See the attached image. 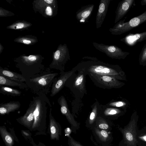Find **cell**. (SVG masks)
I'll use <instances>...</instances> for the list:
<instances>
[{
  "instance_id": "74e56055",
  "label": "cell",
  "mask_w": 146,
  "mask_h": 146,
  "mask_svg": "<svg viewBox=\"0 0 146 146\" xmlns=\"http://www.w3.org/2000/svg\"><path fill=\"white\" fill-rule=\"evenodd\" d=\"M145 91L146 92V88L145 89Z\"/></svg>"
},
{
  "instance_id": "9a60e30c",
  "label": "cell",
  "mask_w": 146,
  "mask_h": 146,
  "mask_svg": "<svg viewBox=\"0 0 146 146\" xmlns=\"http://www.w3.org/2000/svg\"><path fill=\"white\" fill-rule=\"evenodd\" d=\"M100 104L98 101L91 106V110L86 121L85 126L88 129L92 130L96 127L97 118L100 115Z\"/></svg>"
},
{
  "instance_id": "2e32d148",
  "label": "cell",
  "mask_w": 146,
  "mask_h": 146,
  "mask_svg": "<svg viewBox=\"0 0 146 146\" xmlns=\"http://www.w3.org/2000/svg\"><path fill=\"white\" fill-rule=\"evenodd\" d=\"M111 0H101L96 17V28L101 27L106 17Z\"/></svg>"
},
{
  "instance_id": "277c9868",
  "label": "cell",
  "mask_w": 146,
  "mask_h": 146,
  "mask_svg": "<svg viewBox=\"0 0 146 146\" xmlns=\"http://www.w3.org/2000/svg\"><path fill=\"white\" fill-rule=\"evenodd\" d=\"M86 76L82 70L74 71L66 82L65 86L70 89L76 99H82L85 94H87Z\"/></svg>"
},
{
  "instance_id": "f1b7e54d",
  "label": "cell",
  "mask_w": 146,
  "mask_h": 146,
  "mask_svg": "<svg viewBox=\"0 0 146 146\" xmlns=\"http://www.w3.org/2000/svg\"><path fill=\"white\" fill-rule=\"evenodd\" d=\"M68 144L69 146H84L79 142L75 140L70 135H68Z\"/></svg>"
},
{
  "instance_id": "e0dca14e",
  "label": "cell",
  "mask_w": 146,
  "mask_h": 146,
  "mask_svg": "<svg viewBox=\"0 0 146 146\" xmlns=\"http://www.w3.org/2000/svg\"><path fill=\"white\" fill-rule=\"evenodd\" d=\"M135 0H123L119 2L115 13L114 23H116L128 12Z\"/></svg>"
},
{
  "instance_id": "6da1fadb",
  "label": "cell",
  "mask_w": 146,
  "mask_h": 146,
  "mask_svg": "<svg viewBox=\"0 0 146 146\" xmlns=\"http://www.w3.org/2000/svg\"><path fill=\"white\" fill-rule=\"evenodd\" d=\"M72 69L82 70L86 75L90 74L110 76L119 80L126 81L125 72L120 66L102 61L95 57L85 56Z\"/></svg>"
},
{
  "instance_id": "836d02e7",
  "label": "cell",
  "mask_w": 146,
  "mask_h": 146,
  "mask_svg": "<svg viewBox=\"0 0 146 146\" xmlns=\"http://www.w3.org/2000/svg\"><path fill=\"white\" fill-rule=\"evenodd\" d=\"M31 143L32 144L33 146H46L43 143L39 142L38 144H36L35 142L32 138L31 139Z\"/></svg>"
},
{
  "instance_id": "7402d4cb",
  "label": "cell",
  "mask_w": 146,
  "mask_h": 146,
  "mask_svg": "<svg viewBox=\"0 0 146 146\" xmlns=\"http://www.w3.org/2000/svg\"><path fill=\"white\" fill-rule=\"evenodd\" d=\"M0 86L18 87L21 89L28 88L25 83L14 81L1 76H0Z\"/></svg>"
},
{
  "instance_id": "d6a6232c",
  "label": "cell",
  "mask_w": 146,
  "mask_h": 146,
  "mask_svg": "<svg viewBox=\"0 0 146 146\" xmlns=\"http://www.w3.org/2000/svg\"><path fill=\"white\" fill-rule=\"evenodd\" d=\"M46 14L49 16H51L52 15V8L49 6L47 7L46 9Z\"/></svg>"
},
{
  "instance_id": "4316f807",
  "label": "cell",
  "mask_w": 146,
  "mask_h": 146,
  "mask_svg": "<svg viewBox=\"0 0 146 146\" xmlns=\"http://www.w3.org/2000/svg\"><path fill=\"white\" fill-rule=\"evenodd\" d=\"M139 63L140 65L146 66V43L143 46L139 56Z\"/></svg>"
},
{
  "instance_id": "4dcf8cb0",
  "label": "cell",
  "mask_w": 146,
  "mask_h": 146,
  "mask_svg": "<svg viewBox=\"0 0 146 146\" xmlns=\"http://www.w3.org/2000/svg\"><path fill=\"white\" fill-rule=\"evenodd\" d=\"M19 41L21 43L27 44H30L32 42L31 40L27 38H21Z\"/></svg>"
},
{
  "instance_id": "f546056e",
  "label": "cell",
  "mask_w": 146,
  "mask_h": 146,
  "mask_svg": "<svg viewBox=\"0 0 146 146\" xmlns=\"http://www.w3.org/2000/svg\"><path fill=\"white\" fill-rule=\"evenodd\" d=\"M125 139L129 141H132L134 139L133 134L130 131H125L124 133Z\"/></svg>"
},
{
  "instance_id": "4fadbf2b",
  "label": "cell",
  "mask_w": 146,
  "mask_h": 146,
  "mask_svg": "<svg viewBox=\"0 0 146 146\" xmlns=\"http://www.w3.org/2000/svg\"><path fill=\"white\" fill-rule=\"evenodd\" d=\"M99 116L110 120L117 119L126 111L120 108L110 107L100 104Z\"/></svg>"
},
{
  "instance_id": "e575fe53",
  "label": "cell",
  "mask_w": 146,
  "mask_h": 146,
  "mask_svg": "<svg viewBox=\"0 0 146 146\" xmlns=\"http://www.w3.org/2000/svg\"><path fill=\"white\" fill-rule=\"evenodd\" d=\"M141 5H146V0H142L141 2Z\"/></svg>"
},
{
  "instance_id": "5b68a950",
  "label": "cell",
  "mask_w": 146,
  "mask_h": 146,
  "mask_svg": "<svg viewBox=\"0 0 146 146\" xmlns=\"http://www.w3.org/2000/svg\"><path fill=\"white\" fill-rule=\"evenodd\" d=\"M125 19L118 21L109 31L113 35H121L126 33L141 24L146 22V10L142 14L125 23Z\"/></svg>"
},
{
  "instance_id": "ffe728a7",
  "label": "cell",
  "mask_w": 146,
  "mask_h": 146,
  "mask_svg": "<svg viewBox=\"0 0 146 146\" xmlns=\"http://www.w3.org/2000/svg\"><path fill=\"white\" fill-rule=\"evenodd\" d=\"M21 104L18 101H13L0 104V114L1 115L9 114L19 109Z\"/></svg>"
},
{
  "instance_id": "d590c367",
  "label": "cell",
  "mask_w": 146,
  "mask_h": 146,
  "mask_svg": "<svg viewBox=\"0 0 146 146\" xmlns=\"http://www.w3.org/2000/svg\"><path fill=\"white\" fill-rule=\"evenodd\" d=\"M140 138L144 141L146 142V135L140 137Z\"/></svg>"
},
{
  "instance_id": "ba28073f",
  "label": "cell",
  "mask_w": 146,
  "mask_h": 146,
  "mask_svg": "<svg viewBox=\"0 0 146 146\" xmlns=\"http://www.w3.org/2000/svg\"><path fill=\"white\" fill-rule=\"evenodd\" d=\"M92 44L96 49L112 59H124L130 54L129 52L123 51L115 45H106L95 42H92Z\"/></svg>"
},
{
  "instance_id": "9c48e42d",
  "label": "cell",
  "mask_w": 146,
  "mask_h": 146,
  "mask_svg": "<svg viewBox=\"0 0 146 146\" xmlns=\"http://www.w3.org/2000/svg\"><path fill=\"white\" fill-rule=\"evenodd\" d=\"M91 139L97 146H111L113 138L111 132L95 127L92 130Z\"/></svg>"
},
{
  "instance_id": "1f68e13d",
  "label": "cell",
  "mask_w": 146,
  "mask_h": 146,
  "mask_svg": "<svg viewBox=\"0 0 146 146\" xmlns=\"http://www.w3.org/2000/svg\"><path fill=\"white\" fill-rule=\"evenodd\" d=\"M29 131H25L24 130H22L21 131V133L26 138H30L31 137V134L30 133Z\"/></svg>"
},
{
  "instance_id": "30bf717a",
  "label": "cell",
  "mask_w": 146,
  "mask_h": 146,
  "mask_svg": "<svg viewBox=\"0 0 146 146\" xmlns=\"http://www.w3.org/2000/svg\"><path fill=\"white\" fill-rule=\"evenodd\" d=\"M57 102L60 106L61 113L66 117L71 125L70 128L72 132L76 133L80 127V123L75 120L74 116L71 113L67 101L64 96H61L58 99Z\"/></svg>"
},
{
  "instance_id": "5bb4252c",
  "label": "cell",
  "mask_w": 146,
  "mask_h": 146,
  "mask_svg": "<svg viewBox=\"0 0 146 146\" xmlns=\"http://www.w3.org/2000/svg\"><path fill=\"white\" fill-rule=\"evenodd\" d=\"M52 108H50L49 112V125L48 130L51 140H59L62 134V128L60 123L54 119L52 113Z\"/></svg>"
},
{
  "instance_id": "7c38bea8",
  "label": "cell",
  "mask_w": 146,
  "mask_h": 146,
  "mask_svg": "<svg viewBox=\"0 0 146 146\" xmlns=\"http://www.w3.org/2000/svg\"><path fill=\"white\" fill-rule=\"evenodd\" d=\"M74 72V70L72 69L67 72H60V76L56 78L52 84L50 92L51 97L54 96L62 89L67 80Z\"/></svg>"
},
{
  "instance_id": "44dd1931",
  "label": "cell",
  "mask_w": 146,
  "mask_h": 146,
  "mask_svg": "<svg viewBox=\"0 0 146 146\" xmlns=\"http://www.w3.org/2000/svg\"><path fill=\"white\" fill-rule=\"evenodd\" d=\"M0 76L19 82H23L26 80L21 74L10 71L6 68L3 69L1 67L0 68Z\"/></svg>"
},
{
  "instance_id": "8d00e7d4",
  "label": "cell",
  "mask_w": 146,
  "mask_h": 146,
  "mask_svg": "<svg viewBox=\"0 0 146 146\" xmlns=\"http://www.w3.org/2000/svg\"><path fill=\"white\" fill-rule=\"evenodd\" d=\"M44 1L48 4L51 3L53 1L52 0H44Z\"/></svg>"
},
{
  "instance_id": "8992f818",
  "label": "cell",
  "mask_w": 146,
  "mask_h": 146,
  "mask_svg": "<svg viewBox=\"0 0 146 146\" xmlns=\"http://www.w3.org/2000/svg\"><path fill=\"white\" fill-rule=\"evenodd\" d=\"M88 75L96 86L103 89L119 88L125 84L124 82L110 76L92 74Z\"/></svg>"
},
{
  "instance_id": "603a6c76",
  "label": "cell",
  "mask_w": 146,
  "mask_h": 146,
  "mask_svg": "<svg viewBox=\"0 0 146 146\" xmlns=\"http://www.w3.org/2000/svg\"><path fill=\"white\" fill-rule=\"evenodd\" d=\"M112 123L110 120L99 116L96 122V127L100 129L110 131Z\"/></svg>"
},
{
  "instance_id": "ac0fdd59",
  "label": "cell",
  "mask_w": 146,
  "mask_h": 146,
  "mask_svg": "<svg viewBox=\"0 0 146 146\" xmlns=\"http://www.w3.org/2000/svg\"><path fill=\"white\" fill-rule=\"evenodd\" d=\"M94 5L89 4L82 7L76 12V17L77 20L80 23L88 22L93 12Z\"/></svg>"
},
{
  "instance_id": "484cf974",
  "label": "cell",
  "mask_w": 146,
  "mask_h": 146,
  "mask_svg": "<svg viewBox=\"0 0 146 146\" xmlns=\"http://www.w3.org/2000/svg\"><path fill=\"white\" fill-rule=\"evenodd\" d=\"M107 106L122 109L126 111L129 104L127 101L122 100L116 101L112 100L106 105Z\"/></svg>"
},
{
  "instance_id": "d4e9b609",
  "label": "cell",
  "mask_w": 146,
  "mask_h": 146,
  "mask_svg": "<svg viewBox=\"0 0 146 146\" xmlns=\"http://www.w3.org/2000/svg\"><path fill=\"white\" fill-rule=\"evenodd\" d=\"M0 93L4 95L14 97L20 96L22 92L17 89L7 86H0Z\"/></svg>"
},
{
  "instance_id": "d6986e66",
  "label": "cell",
  "mask_w": 146,
  "mask_h": 146,
  "mask_svg": "<svg viewBox=\"0 0 146 146\" xmlns=\"http://www.w3.org/2000/svg\"><path fill=\"white\" fill-rule=\"evenodd\" d=\"M146 40V31L136 34H130L121 39V41L127 45L133 46Z\"/></svg>"
},
{
  "instance_id": "3957f363",
  "label": "cell",
  "mask_w": 146,
  "mask_h": 146,
  "mask_svg": "<svg viewBox=\"0 0 146 146\" xmlns=\"http://www.w3.org/2000/svg\"><path fill=\"white\" fill-rule=\"evenodd\" d=\"M58 75V73H51L50 71L40 76L27 79L25 82L28 88L38 96L47 95L50 92L52 84Z\"/></svg>"
},
{
  "instance_id": "7a4b0ae2",
  "label": "cell",
  "mask_w": 146,
  "mask_h": 146,
  "mask_svg": "<svg viewBox=\"0 0 146 146\" xmlns=\"http://www.w3.org/2000/svg\"><path fill=\"white\" fill-rule=\"evenodd\" d=\"M35 107L34 120L31 131H36V135L47 134L46 117L48 106L52 105L46 95L34 97Z\"/></svg>"
},
{
  "instance_id": "83f0119b",
  "label": "cell",
  "mask_w": 146,
  "mask_h": 146,
  "mask_svg": "<svg viewBox=\"0 0 146 146\" xmlns=\"http://www.w3.org/2000/svg\"><path fill=\"white\" fill-rule=\"evenodd\" d=\"M29 25L27 23L18 22L15 23L9 27V28L14 29H19L26 28Z\"/></svg>"
},
{
  "instance_id": "cb8c5ba5",
  "label": "cell",
  "mask_w": 146,
  "mask_h": 146,
  "mask_svg": "<svg viewBox=\"0 0 146 146\" xmlns=\"http://www.w3.org/2000/svg\"><path fill=\"white\" fill-rule=\"evenodd\" d=\"M0 133L6 146H13L14 143V137L8 131L5 126L0 127Z\"/></svg>"
},
{
  "instance_id": "52a82bcc",
  "label": "cell",
  "mask_w": 146,
  "mask_h": 146,
  "mask_svg": "<svg viewBox=\"0 0 146 146\" xmlns=\"http://www.w3.org/2000/svg\"><path fill=\"white\" fill-rule=\"evenodd\" d=\"M70 60V55L67 45H60L55 52L53 61L49 67L59 70L60 72L64 71L65 65Z\"/></svg>"
},
{
  "instance_id": "8fae6325",
  "label": "cell",
  "mask_w": 146,
  "mask_h": 146,
  "mask_svg": "<svg viewBox=\"0 0 146 146\" xmlns=\"http://www.w3.org/2000/svg\"><path fill=\"white\" fill-rule=\"evenodd\" d=\"M35 107V99L34 97H33V100L31 101L29 107L23 116L16 119L19 123L31 131L34 122V111Z\"/></svg>"
}]
</instances>
